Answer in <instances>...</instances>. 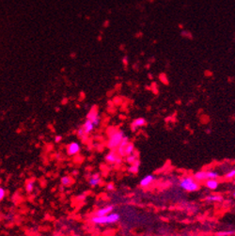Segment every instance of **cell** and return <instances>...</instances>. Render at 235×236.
Returning <instances> with one entry per match:
<instances>
[{
  "label": "cell",
  "mask_w": 235,
  "mask_h": 236,
  "mask_svg": "<svg viewBox=\"0 0 235 236\" xmlns=\"http://www.w3.org/2000/svg\"><path fill=\"white\" fill-rule=\"evenodd\" d=\"M125 135L123 130H116L113 129V131L109 132V139L107 142V146L110 150H113L115 151L117 148L119 147L120 142H122V138Z\"/></svg>",
  "instance_id": "obj_1"
},
{
  "label": "cell",
  "mask_w": 235,
  "mask_h": 236,
  "mask_svg": "<svg viewBox=\"0 0 235 236\" xmlns=\"http://www.w3.org/2000/svg\"><path fill=\"white\" fill-rule=\"evenodd\" d=\"M120 219V216L117 213H111L105 216H93L91 218V222L97 225H106L117 223Z\"/></svg>",
  "instance_id": "obj_2"
},
{
  "label": "cell",
  "mask_w": 235,
  "mask_h": 236,
  "mask_svg": "<svg viewBox=\"0 0 235 236\" xmlns=\"http://www.w3.org/2000/svg\"><path fill=\"white\" fill-rule=\"evenodd\" d=\"M180 187L183 190L188 191V192H194L197 191L199 188V184L194 178L192 177H184L180 181Z\"/></svg>",
  "instance_id": "obj_3"
},
{
  "label": "cell",
  "mask_w": 235,
  "mask_h": 236,
  "mask_svg": "<svg viewBox=\"0 0 235 236\" xmlns=\"http://www.w3.org/2000/svg\"><path fill=\"white\" fill-rule=\"evenodd\" d=\"M219 176L218 172L213 170H200L194 174V179L197 182H205L212 179H217Z\"/></svg>",
  "instance_id": "obj_4"
},
{
  "label": "cell",
  "mask_w": 235,
  "mask_h": 236,
  "mask_svg": "<svg viewBox=\"0 0 235 236\" xmlns=\"http://www.w3.org/2000/svg\"><path fill=\"white\" fill-rule=\"evenodd\" d=\"M86 119L90 120L96 127H98L100 124V121H101V116H100L98 109L96 108V107H92L90 111H88V113L87 114Z\"/></svg>",
  "instance_id": "obj_5"
},
{
  "label": "cell",
  "mask_w": 235,
  "mask_h": 236,
  "mask_svg": "<svg viewBox=\"0 0 235 236\" xmlns=\"http://www.w3.org/2000/svg\"><path fill=\"white\" fill-rule=\"evenodd\" d=\"M81 150V147L79 145V143L77 142H71L70 144H68L66 148V152H67V154L70 155V156H74L76 155L77 153H79Z\"/></svg>",
  "instance_id": "obj_6"
},
{
  "label": "cell",
  "mask_w": 235,
  "mask_h": 236,
  "mask_svg": "<svg viewBox=\"0 0 235 236\" xmlns=\"http://www.w3.org/2000/svg\"><path fill=\"white\" fill-rule=\"evenodd\" d=\"M146 123H147V120H146V119H144V118H142V117L137 118V119H134L133 121H132L131 128L134 132H136L138 129H140V128L144 127Z\"/></svg>",
  "instance_id": "obj_7"
},
{
  "label": "cell",
  "mask_w": 235,
  "mask_h": 236,
  "mask_svg": "<svg viewBox=\"0 0 235 236\" xmlns=\"http://www.w3.org/2000/svg\"><path fill=\"white\" fill-rule=\"evenodd\" d=\"M95 128H96L95 125L92 123L90 120H88V119H86V120L84 121V123L82 124V126H81V129L83 130V132H84L86 135L91 134L92 132L94 131Z\"/></svg>",
  "instance_id": "obj_8"
},
{
  "label": "cell",
  "mask_w": 235,
  "mask_h": 236,
  "mask_svg": "<svg viewBox=\"0 0 235 236\" xmlns=\"http://www.w3.org/2000/svg\"><path fill=\"white\" fill-rule=\"evenodd\" d=\"M129 142H130L129 137H128L127 135H124V137L122 138V142H120V146L117 148V155L120 156V157L125 156V152H124V150H125V147L128 145V143H129Z\"/></svg>",
  "instance_id": "obj_9"
},
{
  "label": "cell",
  "mask_w": 235,
  "mask_h": 236,
  "mask_svg": "<svg viewBox=\"0 0 235 236\" xmlns=\"http://www.w3.org/2000/svg\"><path fill=\"white\" fill-rule=\"evenodd\" d=\"M113 209L114 207L112 205H107L104 207V208H101L99 209L98 211H96L94 216H107V214H111L113 212Z\"/></svg>",
  "instance_id": "obj_10"
},
{
  "label": "cell",
  "mask_w": 235,
  "mask_h": 236,
  "mask_svg": "<svg viewBox=\"0 0 235 236\" xmlns=\"http://www.w3.org/2000/svg\"><path fill=\"white\" fill-rule=\"evenodd\" d=\"M154 180H155V176H154V175L148 174V175H146L144 178L141 179L139 184H140V186H142V187H147L151 184H152V182H153Z\"/></svg>",
  "instance_id": "obj_11"
},
{
  "label": "cell",
  "mask_w": 235,
  "mask_h": 236,
  "mask_svg": "<svg viewBox=\"0 0 235 236\" xmlns=\"http://www.w3.org/2000/svg\"><path fill=\"white\" fill-rule=\"evenodd\" d=\"M119 155H117V153L116 151H113V150H111L107 154L105 155V161L107 163H110V164H116L117 163V158H119Z\"/></svg>",
  "instance_id": "obj_12"
},
{
  "label": "cell",
  "mask_w": 235,
  "mask_h": 236,
  "mask_svg": "<svg viewBox=\"0 0 235 236\" xmlns=\"http://www.w3.org/2000/svg\"><path fill=\"white\" fill-rule=\"evenodd\" d=\"M205 186L210 190H215L219 186V182L216 179H212V180L205 181Z\"/></svg>",
  "instance_id": "obj_13"
},
{
  "label": "cell",
  "mask_w": 235,
  "mask_h": 236,
  "mask_svg": "<svg viewBox=\"0 0 235 236\" xmlns=\"http://www.w3.org/2000/svg\"><path fill=\"white\" fill-rule=\"evenodd\" d=\"M100 183H101V177H100V175L98 173L93 174L90 178V180H88V184H90V186H97V185L100 184Z\"/></svg>",
  "instance_id": "obj_14"
},
{
  "label": "cell",
  "mask_w": 235,
  "mask_h": 236,
  "mask_svg": "<svg viewBox=\"0 0 235 236\" xmlns=\"http://www.w3.org/2000/svg\"><path fill=\"white\" fill-rule=\"evenodd\" d=\"M139 167H140V161L137 160L134 164H132L131 165L129 171L131 173H137L138 170H139Z\"/></svg>",
  "instance_id": "obj_15"
},
{
  "label": "cell",
  "mask_w": 235,
  "mask_h": 236,
  "mask_svg": "<svg viewBox=\"0 0 235 236\" xmlns=\"http://www.w3.org/2000/svg\"><path fill=\"white\" fill-rule=\"evenodd\" d=\"M137 160H138V154L137 152H134V153H132V154L126 156V162L128 164H130V165L134 164Z\"/></svg>",
  "instance_id": "obj_16"
},
{
  "label": "cell",
  "mask_w": 235,
  "mask_h": 236,
  "mask_svg": "<svg viewBox=\"0 0 235 236\" xmlns=\"http://www.w3.org/2000/svg\"><path fill=\"white\" fill-rule=\"evenodd\" d=\"M223 198L221 196H218V195H211V196H208L205 198V201H213V202H218V201H222Z\"/></svg>",
  "instance_id": "obj_17"
},
{
  "label": "cell",
  "mask_w": 235,
  "mask_h": 236,
  "mask_svg": "<svg viewBox=\"0 0 235 236\" xmlns=\"http://www.w3.org/2000/svg\"><path fill=\"white\" fill-rule=\"evenodd\" d=\"M134 145L133 144V143H131L129 142L128 143V145L125 147V150H124V152H125V156L127 155H130L132 154V153H134Z\"/></svg>",
  "instance_id": "obj_18"
},
{
  "label": "cell",
  "mask_w": 235,
  "mask_h": 236,
  "mask_svg": "<svg viewBox=\"0 0 235 236\" xmlns=\"http://www.w3.org/2000/svg\"><path fill=\"white\" fill-rule=\"evenodd\" d=\"M60 183H61V184L64 185V186H68V185L72 184V178L69 176H63L60 179Z\"/></svg>",
  "instance_id": "obj_19"
},
{
  "label": "cell",
  "mask_w": 235,
  "mask_h": 236,
  "mask_svg": "<svg viewBox=\"0 0 235 236\" xmlns=\"http://www.w3.org/2000/svg\"><path fill=\"white\" fill-rule=\"evenodd\" d=\"M26 189L28 193H31L32 191L34 190V182L33 181H29L26 183Z\"/></svg>",
  "instance_id": "obj_20"
},
{
  "label": "cell",
  "mask_w": 235,
  "mask_h": 236,
  "mask_svg": "<svg viewBox=\"0 0 235 236\" xmlns=\"http://www.w3.org/2000/svg\"><path fill=\"white\" fill-rule=\"evenodd\" d=\"M225 178L226 179H233V178H235V169H232L231 170H230L229 172L225 175Z\"/></svg>",
  "instance_id": "obj_21"
},
{
  "label": "cell",
  "mask_w": 235,
  "mask_h": 236,
  "mask_svg": "<svg viewBox=\"0 0 235 236\" xmlns=\"http://www.w3.org/2000/svg\"><path fill=\"white\" fill-rule=\"evenodd\" d=\"M181 35L183 36V37H184V38H192V35H191V33L189 31H186V30H183V31H181Z\"/></svg>",
  "instance_id": "obj_22"
},
{
  "label": "cell",
  "mask_w": 235,
  "mask_h": 236,
  "mask_svg": "<svg viewBox=\"0 0 235 236\" xmlns=\"http://www.w3.org/2000/svg\"><path fill=\"white\" fill-rule=\"evenodd\" d=\"M232 234H233V231H221L217 235L218 236H230Z\"/></svg>",
  "instance_id": "obj_23"
},
{
  "label": "cell",
  "mask_w": 235,
  "mask_h": 236,
  "mask_svg": "<svg viewBox=\"0 0 235 236\" xmlns=\"http://www.w3.org/2000/svg\"><path fill=\"white\" fill-rule=\"evenodd\" d=\"M5 196H6V191H5V189L0 186V201H2L3 199L5 198Z\"/></svg>",
  "instance_id": "obj_24"
},
{
  "label": "cell",
  "mask_w": 235,
  "mask_h": 236,
  "mask_svg": "<svg viewBox=\"0 0 235 236\" xmlns=\"http://www.w3.org/2000/svg\"><path fill=\"white\" fill-rule=\"evenodd\" d=\"M106 189H107L108 191L113 190V189H114V185H113V184H108L107 185H106Z\"/></svg>",
  "instance_id": "obj_25"
},
{
  "label": "cell",
  "mask_w": 235,
  "mask_h": 236,
  "mask_svg": "<svg viewBox=\"0 0 235 236\" xmlns=\"http://www.w3.org/2000/svg\"><path fill=\"white\" fill-rule=\"evenodd\" d=\"M60 140H61V137H60V135H56V139H55V141H56V142H59Z\"/></svg>",
  "instance_id": "obj_26"
},
{
  "label": "cell",
  "mask_w": 235,
  "mask_h": 236,
  "mask_svg": "<svg viewBox=\"0 0 235 236\" xmlns=\"http://www.w3.org/2000/svg\"><path fill=\"white\" fill-rule=\"evenodd\" d=\"M122 61L124 64H127V56H124V58H122Z\"/></svg>",
  "instance_id": "obj_27"
},
{
  "label": "cell",
  "mask_w": 235,
  "mask_h": 236,
  "mask_svg": "<svg viewBox=\"0 0 235 236\" xmlns=\"http://www.w3.org/2000/svg\"><path fill=\"white\" fill-rule=\"evenodd\" d=\"M233 197H234V198H235V192L233 193Z\"/></svg>",
  "instance_id": "obj_28"
},
{
  "label": "cell",
  "mask_w": 235,
  "mask_h": 236,
  "mask_svg": "<svg viewBox=\"0 0 235 236\" xmlns=\"http://www.w3.org/2000/svg\"><path fill=\"white\" fill-rule=\"evenodd\" d=\"M217 236H218V235H217Z\"/></svg>",
  "instance_id": "obj_29"
}]
</instances>
